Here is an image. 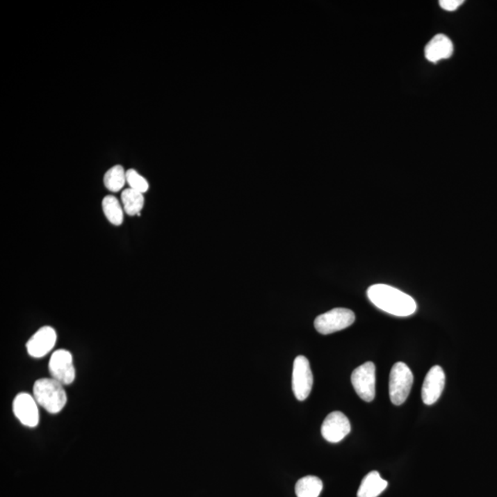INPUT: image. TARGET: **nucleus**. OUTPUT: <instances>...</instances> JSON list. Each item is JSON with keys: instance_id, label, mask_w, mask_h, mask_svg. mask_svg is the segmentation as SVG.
Segmentation results:
<instances>
[{"instance_id": "f8f14e48", "label": "nucleus", "mask_w": 497, "mask_h": 497, "mask_svg": "<svg viewBox=\"0 0 497 497\" xmlns=\"http://www.w3.org/2000/svg\"><path fill=\"white\" fill-rule=\"evenodd\" d=\"M453 44L444 34H437L425 48V58L432 63L450 58L453 54Z\"/></svg>"}, {"instance_id": "dca6fc26", "label": "nucleus", "mask_w": 497, "mask_h": 497, "mask_svg": "<svg viewBox=\"0 0 497 497\" xmlns=\"http://www.w3.org/2000/svg\"><path fill=\"white\" fill-rule=\"evenodd\" d=\"M102 210L108 221L115 226H121L124 222V210L120 202L113 195H107L102 200Z\"/></svg>"}, {"instance_id": "423d86ee", "label": "nucleus", "mask_w": 497, "mask_h": 497, "mask_svg": "<svg viewBox=\"0 0 497 497\" xmlns=\"http://www.w3.org/2000/svg\"><path fill=\"white\" fill-rule=\"evenodd\" d=\"M313 386V375L309 361L304 356H298L294 361L292 375V389L298 400H305L311 394Z\"/></svg>"}, {"instance_id": "39448f33", "label": "nucleus", "mask_w": 497, "mask_h": 497, "mask_svg": "<svg viewBox=\"0 0 497 497\" xmlns=\"http://www.w3.org/2000/svg\"><path fill=\"white\" fill-rule=\"evenodd\" d=\"M352 385L359 396L366 402H370L376 396V366L374 363L366 362L352 373Z\"/></svg>"}, {"instance_id": "7ed1b4c3", "label": "nucleus", "mask_w": 497, "mask_h": 497, "mask_svg": "<svg viewBox=\"0 0 497 497\" xmlns=\"http://www.w3.org/2000/svg\"><path fill=\"white\" fill-rule=\"evenodd\" d=\"M414 382V375L405 363L398 362L391 368L389 393L394 405H400L407 400Z\"/></svg>"}, {"instance_id": "9b49d317", "label": "nucleus", "mask_w": 497, "mask_h": 497, "mask_svg": "<svg viewBox=\"0 0 497 497\" xmlns=\"http://www.w3.org/2000/svg\"><path fill=\"white\" fill-rule=\"evenodd\" d=\"M446 377L441 366H432L422 387V399L425 405H432L439 400L445 387Z\"/></svg>"}, {"instance_id": "ddd939ff", "label": "nucleus", "mask_w": 497, "mask_h": 497, "mask_svg": "<svg viewBox=\"0 0 497 497\" xmlns=\"http://www.w3.org/2000/svg\"><path fill=\"white\" fill-rule=\"evenodd\" d=\"M387 487L388 482L382 479L377 471H373L363 479L357 491V497H377L382 495Z\"/></svg>"}, {"instance_id": "f03ea898", "label": "nucleus", "mask_w": 497, "mask_h": 497, "mask_svg": "<svg viewBox=\"0 0 497 497\" xmlns=\"http://www.w3.org/2000/svg\"><path fill=\"white\" fill-rule=\"evenodd\" d=\"M33 396L36 402L50 414L59 413L67 403L63 385L54 379L37 380L33 386Z\"/></svg>"}, {"instance_id": "6ab92c4d", "label": "nucleus", "mask_w": 497, "mask_h": 497, "mask_svg": "<svg viewBox=\"0 0 497 497\" xmlns=\"http://www.w3.org/2000/svg\"><path fill=\"white\" fill-rule=\"evenodd\" d=\"M464 1H462V0H441V1H439V5L443 10L454 11L456 10L459 6L464 4Z\"/></svg>"}, {"instance_id": "f3484780", "label": "nucleus", "mask_w": 497, "mask_h": 497, "mask_svg": "<svg viewBox=\"0 0 497 497\" xmlns=\"http://www.w3.org/2000/svg\"><path fill=\"white\" fill-rule=\"evenodd\" d=\"M104 183L109 191L116 193L120 191L127 183V172L123 166L115 165L105 173Z\"/></svg>"}, {"instance_id": "20e7f679", "label": "nucleus", "mask_w": 497, "mask_h": 497, "mask_svg": "<svg viewBox=\"0 0 497 497\" xmlns=\"http://www.w3.org/2000/svg\"><path fill=\"white\" fill-rule=\"evenodd\" d=\"M355 320L356 315L351 309L336 308L318 316L314 320V326L320 334H331L348 328Z\"/></svg>"}, {"instance_id": "9d476101", "label": "nucleus", "mask_w": 497, "mask_h": 497, "mask_svg": "<svg viewBox=\"0 0 497 497\" xmlns=\"http://www.w3.org/2000/svg\"><path fill=\"white\" fill-rule=\"evenodd\" d=\"M56 332L50 326H44L39 329L28 341L26 348L28 354L34 359H41L47 356L56 345Z\"/></svg>"}, {"instance_id": "a211bd4d", "label": "nucleus", "mask_w": 497, "mask_h": 497, "mask_svg": "<svg viewBox=\"0 0 497 497\" xmlns=\"http://www.w3.org/2000/svg\"><path fill=\"white\" fill-rule=\"evenodd\" d=\"M127 183L129 184L130 188L135 190L136 192L145 194L149 188V184L146 179L139 174L135 170H129L127 172Z\"/></svg>"}, {"instance_id": "0eeeda50", "label": "nucleus", "mask_w": 497, "mask_h": 497, "mask_svg": "<svg viewBox=\"0 0 497 497\" xmlns=\"http://www.w3.org/2000/svg\"><path fill=\"white\" fill-rule=\"evenodd\" d=\"M49 372L52 379L60 382L62 385H70L76 377V370L73 364V357L70 351L59 349L51 357Z\"/></svg>"}, {"instance_id": "6e6552de", "label": "nucleus", "mask_w": 497, "mask_h": 497, "mask_svg": "<svg viewBox=\"0 0 497 497\" xmlns=\"http://www.w3.org/2000/svg\"><path fill=\"white\" fill-rule=\"evenodd\" d=\"M351 431L350 422L342 412L335 411L328 414L322 425V434L325 440L338 443Z\"/></svg>"}, {"instance_id": "f257e3e1", "label": "nucleus", "mask_w": 497, "mask_h": 497, "mask_svg": "<svg viewBox=\"0 0 497 497\" xmlns=\"http://www.w3.org/2000/svg\"><path fill=\"white\" fill-rule=\"evenodd\" d=\"M369 300L377 308L394 316L407 317L416 311L414 298L393 286L376 284L368 289Z\"/></svg>"}, {"instance_id": "2eb2a0df", "label": "nucleus", "mask_w": 497, "mask_h": 497, "mask_svg": "<svg viewBox=\"0 0 497 497\" xmlns=\"http://www.w3.org/2000/svg\"><path fill=\"white\" fill-rule=\"evenodd\" d=\"M123 209L127 215H140L145 204L144 195L131 188L124 190L121 195Z\"/></svg>"}, {"instance_id": "4468645a", "label": "nucleus", "mask_w": 497, "mask_h": 497, "mask_svg": "<svg viewBox=\"0 0 497 497\" xmlns=\"http://www.w3.org/2000/svg\"><path fill=\"white\" fill-rule=\"evenodd\" d=\"M322 480L316 476H305L298 480L295 487L297 497H319L322 493Z\"/></svg>"}, {"instance_id": "1a4fd4ad", "label": "nucleus", "mask_w": 497, "mask_h": 497, "mask_svg": "<svg viewBox=\"0 0 497 497\" xmlns=\"http://www.w3.org/2000/svg\"><path fill=\"white\" fill-rule=\"evenodd\" d=\"M38 403L29 393H22L13 402V412L17 419L28 427H35L39 423Z\"/></svg>"}]
</instances>
